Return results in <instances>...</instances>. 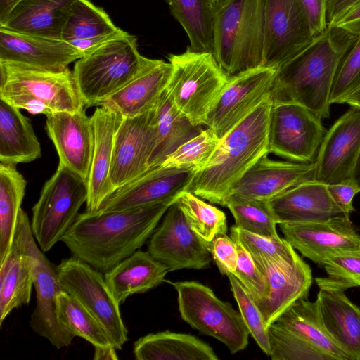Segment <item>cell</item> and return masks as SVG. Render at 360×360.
Segmentation results:
<instances>
[{"mask_svg": "<svg viewBox=\"0 0 360 360\" xmlns=\"http://www.w3.org/2000/svg\"><path fill=\"white\" fill-rule=\"evenodd\" d=\"M176 201L118 212L85 211L79 214L61 241L72 257L105 274L146 243Z\"/></svg>", "mask_w": 360, "mask_h": 360, "instance_id": "1", "label": "cell"}, {"mask_svg": "<svg viewBox=\"0 0 360 360\" xmlns=\"http://www.w3.org/2000/svg\"><path fill=\"white\" fill-rule=\"evenodd\" d=\"M358 35L328 25L323 34L277 70L271 91L273 103H297L321 120L329 117L330 94L338 67Z\"/></svg>", "mask_w": 360, "mask_h": 360, "instance_id": "2", "label": "cell"}, {"mask_svg": "<svg viewBox=\"0 0 360 360\" xmlns=\"http://www.w3.org/2000/svg\"><path fill=\"white\" fill-rule=\"evenodd\" d=\"M271 95L222 137L207 164L198 169L187 191L211 203L226 207L236 184L269 153Z\"/></svg>", "mask_w": 360, "mask_h": 360, "instance_id": "3", "label": "cell"}, {"mask_svg": "<svg viewBox=\"0 0 360 360\" xmlns=\"http://www.w3.org/2000/svg\"><path fill=\"white\" fill-rule=\"evenodd\" d=\"M212 54L229 75L263 65V0H221L212 13Z\"/></svg>", "mask_w": 360, "mask_h": 360, "instance_id": "4", "label": "cell"}, {"mask_svg": "<svg viewBox=\"0 0 360 360\" xmlns=\"http://www.w3.org/2000/svg\"><path fill=\"white\" fill-rule=\"evenodd\" d=\"M153 60L139 53L136 37L127 32L84 55L72 73L84 108L99 106Z\"/></svg>", "mask_w": 360, "mask_h": 360, "instance_id": "5", "label": "cell"}, {"mask_svg": "<svg viewBox=\"0 0 360 360\" xmlns=\"http://www.w3.org/2000/svg\"><path fill=\"white\" fill-rule=\"evenodd\" d=\"M0 98L32 114L85 108L72 72L0 60Z\"/></svg>", "mask_w": 360, "mask_h": 360, "instance_id": "6", "label": "cell"}, {"mask_svg": "<svg viewBox=\"0 0 360 360\" xmlns=\"http://www.w3.org/2000/svg\"><path fill=\"white\" fill-rule=\"evenodd\" d=\"M172 72L166 92L193 124L205 125L229 75L212 53L189 49L168 58Z\"/></svg>", "mask_w": 360, "mask_h": 360, "instance_id": "7", "label": "cell"}, {"mask_svg": "<svg viewBox=\"0 0 360 360\" xmlns=\"http://www.w3.org/2000/svg\"><path fill=\"white\" fill-rule=\"evenodd\" d=\"M87 198L88 180L59 163L32 208L31 229L42 252L61 241Z\"/></svg>", "mask_w": 360, "mask_h": 360, "instance_id": "8", "label": "cell"}, {"mask_svg": "<svg viewBox=\"0 0 360 360\" xmlns=\"http://www.w3.org/2000/svg\"><path fill=\"white\" fill-rule=\"evenodd\" d=\"M177 292L181 318L193 328L211 336L235 354L248 345L250 333L240 312L219 299L213 290L196 281L171 283Z\"/></svg>", "mask_w": 360, "mask_h": 360, "instance_id": "9", "label": "cell"}, {"mask_svg": "<svg viewBox=\"0 0 360 360\" xmlns=\"http://www.w3.org/2000/svg\"><path fill=\"white\" fill-rule=\"evenodd\" d=\"M15 237L25 251L32 272L36 307L30 326L37 334L48 340L57 349L68 347L75 338L60 324L57 317V298L63 290L57 266L51 263L39 249L26 212L21 208Z\"/></svg>", "mask_w": 360, "mask_h": 360, "instance_id": "10", "label": "cell"}, {"mask_svg": "<svg viewBox=\"0 0 360 360\" xmlns=\"http://www.w3.org/2000/svg\"><path fill=\"white\" fill-rule=\"evenodd\" d=\"M64 291L77 300L104 327L113 347L121 350L128 340L120 304L102 272L73 257L57 265Z\"/></svg>", "mask_w": 360, "mask_h": 360, "instance_id": "11", "label": "cell"}, {"mask_svg": "<svg viewBox=\"0 0 360 360\" xmlns=\"http://www.w3.org/2000/svg\"><path fill=\"white\" fill-rule=\"evenodd\" d=\"M326 133L321 119L295 103H273L269 150L290 161L309 163L316 160Z\"/></svg>", "mask_w": 360, "mask_h": 360, "instance_id": "12", "label": "cell"}, {"mask_svg": "<svg viewBox=\"0 0 360 360\" xmlns=\"http://www.w3.org/2000/svg\"><path fill=\"white\" fill-rule=\"evenodd\" d=\"M264 66L280 68L315 39L300 0H263Z\"/></svg>", "mask_w": 360, "mask_h": 360, "instance_id": "13", "label": "cell"}, {"mask_svg": "<svg viewBox=\"0 0 360 360\" xmlns=\"http://www.w3.org/2000/svg\"><path fill=\"white\" fill-rule=\"evenodd\" d=\"M277 70L261 65L229 76L205 125L224 137L271 95Z\"/></svg>", "mask_w": 360, "mask_h": 360, "instance_id": "14", "label": "cell"}, {"mask_svg": "<svg viewBox=\"0 0 360 360\" xmlns=\"http://www.w3.org/2000/svg\"><path fill=\"white\" fill-rule=\"evenodd\" d=\"M148 252L168 272L204 269L212 259L206 242L191 229L177 202L169 207L151 235Z\"/></svg>", "mask_w": 360, "mask_h": 360, "instance_id": "15", "label": "cell"}, {"mask_svg": "<svg viewBox=\"0 0 360 360\" xmlns=\"http://www.w3.org/2000/svg\"><path fill=\"white\" fill-rule=\"evenodd\" d=\"M155 106L123 117L115 136L110 179L114 192L149 169L156 146Z\"/></svg>", "mask_w": 360, "mask_h": 360, "instance_id": "16", "label": "cell"}, {"mask_svg": "<svg viewBox=\"0 0 360 360\" xmlns=\"http://www.w3.org/2000/svg\"><path fill=\"white\" fill-rule=\"evenodd\" d=\"M284 238L304 257L323 266L330 255L360 248V235L349 217L343 214L326 219L278 224Z\"/></svg>", "mask_w": 360, "mask_h": 360, "instance_id": "17", "label": "cell"}, {"mask_svg": "<svg viewBox=\"0 0 360 360\" xmlns=\"http://www.w3.org/2000/svg\"><path fill=\"white\" fill-rule=\"evenodd\" d=\"M194 168L158 166L117 189L96 212L124 211L171 200L187 191Z\"/></svg>", "mask_w": 360, "mask_h": 360, "instance_id": "18", "label": "cell"}, {"mask_svg": "<svg viewBox=\"0 0 360 360\" xmlns=\"http://www.w3.org/2000/svg\"><path fill=\"white\" fill-rule=\"evenodd\" d=\"M254 261L267 282L265 296L255 302L268 328L293 303L307 298L312 283L311 270L300 255L294 259Z\"/></svg>", "mask_w": 360, "mask_h": 360, "instance_id": "19", "label": "cell"}, {"mask_svg": "<svg viewBox=\"0 0 360 360\" xmlns=\"http://www.w3.org/2000/svg\"><path fill=\"white\" fill-rule=\"evenodd\" d=\"M360 152V109H351L326 131L317 153L315 179L326 184L351 178Z\"/></svg>", "mask_w": 360, "mask_h": 360, "instance_id": "20", "label": "cell"}, {"mask_svg": "<svg viewBox=\"0 0 360 360\" xmlns=\"http://www.w3.org/2000/svg\"><path fill=\"white\" fill-rule=\"evenodd\" d=\"M86 108L46 115V131L59 157V163L88 180L94 149L91 117Z\"/></svg>", "mask_w": 360, "mask_h": 360, "instance_id": "21", "label": "cell"}, {"mask_svg": "<svg viewBox=\"0 0 360 360\" xmlns=\"http://www.w3.org/2000/svg\"><path fill=\"white\" fill-rule=\"evenodd\" d=\"M84 54L70 42L18 33L0 27V60L63 70Z\"/></svg>", "mask_w": 360, "mask_h": 360, "instance_id": "22", "label": "cell"}, {"mask_svg": "<svg viewBox=\"0 0 360 360\" xmlns=\"http://www.w3.org/2000/svg\"><path fill=\"white\" fill-rule=\"evenodd\" d=\"M315 176V162L278 161L266 155L245 174L229 197L270 200L295 185Z\"/></svg>", "mask_w": 360, "mask_h": 360, "instance_id": "23", "label": "cell"}, {"mask_svg": "<svg viewBox=\"0 0 360 360\" xmlns=\"http://www.w3.org/2000/svg\"><path fill=\"white\" fill-rule=\"evenodd\" d=\"M94 141L88 179L86 212H96L113 193L110 179L115 136L123 119L117 112L98 106L91 116Z\"/></svg>", "mask_w": 360, "mask_h": 360, "instance_id": "24", "label": "cell"}, {"mask_svg": "<svg viewBox=\"0 0 360 360\" xmlns=\"http://www.w3.org/2000/svg\"><path fill=\"white\" fill-rule=\"evenodd\" d=\"M277 224L326 219L342 213L328 184L303 181L269 200Z\"/></svg>", "mask_w": 360, "mask_h": 360, "instance_id": "25", "label": "cell"}, {"mask_svg": "<svg viewBox=\"0 0 360 360\" xmlns=\"http://www.w3.org/2000/svg\"><path fill=\"white\" fill-rule=\"evenodd\" d=\"M171 72L169 62L154 59L139 75L99 106L114 110L123 117L144 113L158 103L166 89Z\"/></svg>", "mask_w": 360, "mask_h": 360, "instance_id": "26", "label": "cell"}, {"mask_svg": "<svg viewBox=\"0 0 360 360\" xmlns=\"http://www.w3.org/2000/svg\"><path fill=\"white\" fill-rule=\"evenodd\" d=\"M316 302L330 336L349 360H360V307L345 292L323 289H319Z\"/></svg>", "mask_w": 360, "mask_h": 360, "instance_id": "27", "label": "cell"}, {"mask_svg": "<svg viewBox=\"0 0 360 360\" xmlns=\"http://www.w3.org/2000/svg\"><path fill=\"white\" fill-rule=\"evenodd\" d=\"M167 273L166 267L148 251L138 250L105 272L104 278L120 305L128 297L159 285Z\"/></svg>", "mask_w": 360, "mask_h": 360, "instance_id": "28", "label": "cell"}, {"mask_svg": "<svg viewBox=\"0 0 360 360\" xmlns=\"http://www.w3.org/2000/svg\"><path fill=\"white\" fill-rule=\"evenodd\" d=\"M74 0H21L0 27L33 36L61 39Z\"/></svg>", "mask_w": 360, "mask_h": 360, "instance_id": "29", "label": "cell"}, {"mask_svg": "<svg viewBox=\"0 0 360 360\" xmlns=\"http://www.w3.org/2000/svg\"><path fill=\"white\" fill-rule=\"evenodd\" d=\"M40 143L30 120L0 98V162L17 165L41 157Z\"/></svg>", "mask_w": 360, "mask_h": 360, "instance_id": "30", "label": "cell"}, {"mask_svg": "<svg viewBox=\"0 0 360 360\" xmlns=\"http://www.w3.org/2000/svg\"><path fill=\"white\" fill-rule=\"evenodd\" d=\"M137 360H217L207 344L190 334L169 330L150 333L134 343Z\"/></svg>", "mask_w": 360, "mask_h": 360, "instance_id": "31", "label": "cell"}, {"mask_svg": "<svg viewBox=\"0 0 360 360\" xmlns=\"http://www.w3.org/2000/svg\"><path fill=\"white\" fill-rule=\"evenodd\" d=\"M275 323L326 354L330 360H349L325 328L316 301L298 300Z\"/></svg>", "mask_w": 360, "mask_h": 360, "instance_id": "32", "label": "cell"}, {"mask_svg": "<svg viewBox=\"0 0 360 360\" xmlns=\"http://www.w3.org/2000/svg\"><path fill=\"white\" fill-rule=\"evenodd\" d=\"M33 276L29 259L15 237L8 255L0 262V326L15 308L30 303Z\"/></svg>", "mask_w": 360, "mask_h": 360, "instance_id": "33", "label": "cell"}, {"mask_svg": "<svg viewBox=\"0 0 360 360\" xmlns=\"http://www.w3.org/2000/svg\"><path fill=\"white\" fill-rule=\"evenodd\" d=\"M155 124L156 146L149 169L160 166L178 147L202 131L176 108L166 89L155 105Z\"/></svg>", "mask_w": 360, "mask_h": 360, "instance_id": "34", "label": "cell"}, {"mask_svg": "<svg viewBox=\"0 0 360 360\" xmlns=\"http://www.w3.org/2000/svg\"><path fill=\"white\" fill-rule=\"evenodd\" d=\"M26 186L15 165L0 162V262L13 243Z\"/></svg>", "mask_w": 360, "mask_h": 360, "instance_id": "35", "label": "cell"}, {"mask_svg": "<svg viewBox=\"0 0 360 360\" xmlns=\"http://www.w3.org/2000/svg\"><path fill=\"white\" fill-rule=\"evenodd\" d=\"M171 13L184 30L192 51L212 53V13L210 0H166Z\"/></svg>", "mask_w": 360, "mask_h": 360, "instance_id": "36", "label": "cell"}, {"mask_svg": "<svg viewBox=\"0 0 360 360\" xmlns=\"http://www.w3.org/2000/svg\"><path fill=\"white\" fill-rule=\"evenodd\" d=\"M57 317L61 326L72 336L80 337L94 347L112 345L101 323L77 300L64 290L58 295Z\"/></svg>", "mask_w": 360, "mask_h": 360, "instance_id": "37", "label": "cell"}, {"mask_svg": "<svg viewBox=\"0 0 360 360\" xmlns=\"http://www.w3.org/2000/svg\"><path fill=\"white\" fill-rule=\"evenodd\" d=\"M121 29L117 27L103 8L89 0H74L66 19L61 39H89L112 34Z\"/></svg>", "mask_w": 360, "mask_h": 360, "instance_id": "38", "label": "cell"}, {"mask_svg": "<svg viewBox=\"0 0 360 360\" xmlns=\"http://www.w3.org/2000/svg\"><path fill=\"white\" fill-rule=\"evenodd\" d=\"M176 202L191 229L205 242L226 233V214L217 207L188 191L182 192Z\"/></svg>", "mask_w": 360, "mask_h": 360, "instance_id": "39", "label": "cell"}, {"mask_svg": "<svg viewBox=\"0 0 360 360\" xmlns=\"http://www.w3.org/2000/svg\"><path fill=\"white\" fill-rule=\"evenodd\" d=\"M238 227L266 237L279 236L269 200L229 197L226 205Z\"/></svg>", "mask_w": 360, "mask_h": 360, "instance_id": "40", "label": "cell"}, {"mask_svg": "<svg viewBox=\"0 0 360 360\" xmlns=\"http://www.w3.org/2000/svg\"><path fill=\"white\" fill-rule=\"evenodd\" d=\"M323 267L327 276L315 278L319 289L345 292L360 287V248L328 256Z\"/></svg>", "mask_w": 360, "mask_h": 360, "instance_id": "41", "label": "cell"}, {"mask_svg": "<svg viewBox=\"0 0 360 360\" xmlns=\"http://www.w3.org/2000/svg\"><path fill=\"white\" fill-rule=\"evenodd\" d=\"M219 140L214 131L207 127L178 147L160 165L194 168L198 171L209 161Z\"/></svg>", "mask_w": 360, "mask_h": 360, "instance_id": "42", "label": "cell"}, {"mask_svg": "<svg viewBox=\"0 0 360 360\" xmlns=\"http://www.w3.org/2000/svg\"><path fill=\"white\" fill-rule=\"evenodd\" d=\"M267 331L269 356L273 360H330L326 354L275 322Z\"/></svg>", "mask_w": 360, "mask_h": 360, "instance_id": "43", "label": "cell"}, {"mask_svg": "<svg viewBox=\"0 0 360 360\" xmlns=\"http://www.w3.org/2000/svg\"><path fill=\"white\" fill-rule=\"evenodd\" d=\"M230 236L238 242L252 256L259 259H294L299 255L285 239L278 237H266L246 231L236 225L230 229Z\"/></svg>", "mask_w": 360, "mask_h": 360, "instance_id": "44", "label": "cell"}, {"mask_svg": "<svg viewBox=\"0 0 360 360\" xmlns=\"http://www.w3.org/2000/svg\"><path fill=\"white\" fill-rule=\"evenodd\" d=\"M227 277L240 314L250 335L259 348L269 356L270 345L267 328L264 325L263 316L259 308L249 292L232 274H229Z\"/></svg>", "mask_w": 360, "mask_h": 360, "instance_id": "45", "label": "cell"}, {"mask_svg": "<svg viewBox=\"0 0 360 360\" xmlns=\"http://www.w3.org/2000/svg\"><path fill=\"white\" fill-rule=\"evenodd\" d=\"M359 87L360 33L338 67L332 86L330 104L345 103L347 97Z\"/></svg>", "mask_w": 360, "mask_h": 360, "instance_id": "46", "label": "cell"}, {"mask_svg": "<svg viewBox=\"0 0 360 360\" xmlns=\"http://www.w3.org/2000/svg\"><path fill=\"white\" fill-rule=\"evenodd\" d=\"M235 243L238 251V264L232 274L245 288L254 300H259L266 293V279L255 264L252 256L238 242Z\"/></svg>", "mask_w": 360, "mask_h": 360, "instance_id": "47", "label": "cell"}, {"mask_svg": "<svg viewBox=\"0 0 360 360\" xmlns=\"http://www.w3.org/2000/svg\"><path fill=\"white\" fill-rule=\"evenodd\" d=\"M212 259L221 274H233L238 264V251L235 241L226 233L219 234L210 242H206Z\"/></svg>", "mask_w": 360, "mask_h": 360, "instance_id": "48", "label": "cell"}, {"mask_svg": "<svg viewBox=\"0 0 360 360\" xmlns=\"http://www.w3.org/2000/svg\"><path fill=\"white\" fill-rule=\"evenodd\" d=\"M328 191L342 211L343 214L349 217L354 211L353 200L355 195L360 192V187L352 179L349 178L340 183L328 184Z\"/></svg>", "mask_w": 360, "mask_h": 360, "instance_id": "49", "label": "cell"}, {"mask_svg": "<svg viewBox=\"0 0 360 360\" xmlns=\"http://www.w3.org/2000/svg\"><path fill=\"white\" fill-rule=\"evenodd\" d=\"M314 37L323 34L327 28L328 0H300Z\"/></svg>", "mask_w": 360, "mask_h": 360, "instance_id": "50", "label": "cell"}, {"mask_svg": "<svg viewBox=\"0 0 360 360\" xmlns=\"http://www.w3.org/2000/svg\"><path fill=\"white\" fill-rule=\"evenodd\" d=\"M330 25L359 34L360 33V0H357Z\"/></svg>", "mask_w": 360, "mask_h": 360, "instance_id": "51", "label": "cell"}, {"mask_svg": "<svg viewBox=\"0 0 360 360\" xmlns=\"http://www.w3.org/2000/svg\"><path fill=\"white\" fill-rule=\"evenodd\" d=\"M357 0H328L327 8V23L332 25Z\"/></svg>", "mask_w": 360, "mask_h": 360, "instance_id": "52", "label": "cell"}, {"mask_svg": "<svg viewBox=\"0 0 360 360\" xmlns=\"http://www.w3.org/2000/svg\"><path fill=\"white\" fill-rule=\"evenodd\" d=\"M116 350L112 345L96 346L93 359L94 360H117Z\"/></svg>", "mask_w": 360, "mask_h": 360, "instance_id": "53", "label": "cell"}, {"mask_svg": "<svg viewBox=\"0 0 360 360\" xmlns=\"http://www.w3.org/2000/svg\"><path fill=\"white\" fill-rule=\"evenodd\" d=\"M21 0H0V25L7 20L14 7Z\"/></svg>", "mask_w": 360, "mask_h": 360, "instance_id": "54", "label": "cell"}, {"mask_svg": "<svg viewBox=\"0 0 360 360\" xmlns=\"http://www.w3.org/2000/svg\"><path fill=\"white\" fill-rule=\"evenodd\" d=\"M345 103L350 107L360 109V87L347 97Z\"/></svg>", "mask_w": 360, "mask_h": 360, "instance_id": "55", "label": "cell"}, {"mask_svg": "<svg viewBox=\"0 0 360 360\" xmlns=\"http://www.w3.org/2000/svg\"><path fill=\"white\" fill-rule=\"evenodd\" d=\"M351 178L358 184L360 187V152L356 160L355 165L353 167Z\"/></svg>", "mask_w": 360, "mask_h": 360, "instance_id": "56", "label": "cell"}, {"mask_svg": "<svg viewBox=\"0 0 360 360\" xmlns=\"http://www.w3.org/2000/svg\"><path fill=\"white\" fill-rule=\"evenodd\" d=\"M213 6H216L221 0H210Z\"/></svg>", "mask_w": 360, "mask_h": 360, "instance_id": "57", "label": "cell"}]
</instances>
